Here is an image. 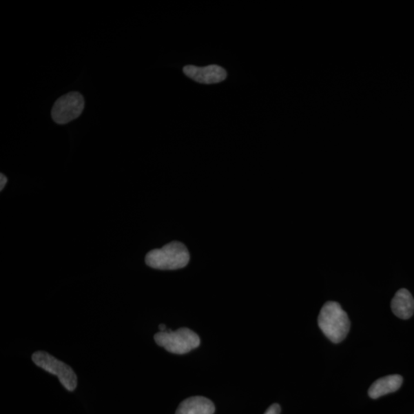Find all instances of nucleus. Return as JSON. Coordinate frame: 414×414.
Returning <instances> with one entry per match:
<instances>
[{"label": "nucleus", "instance_id": "1", "mask_svg": "<svg viewBox=\"0 0 414 414\" xmlns=\"http://www.w3.org/2000/svg\"><path fill=\"white\" fill-rule=\"evenodd\" d=\"M318 324L323 334L335 344L344 341L351 328L347 313L336 302H328L323 305L318 317Z\"/></svg>", "mask_w": 414, "mask_h": 414}, {"label": "nucleus", "instance_id": "4", "mask_svg": "<svg viewBox=\"0 0 414 414\" xmlns=\"http://www.w3.org/2000/svg\"><path fill=\"white\" fill-rule=\"evenodd\" d=\"M32 359V362L40 369L58 377L60 383L66 390L73 391L76 389L77 375L70 366L59 361L49 353L42 351L34 353Z\"/></svg>", "mask_w": 414, "mask_h": 414}, {"label": "nucleus", "instance_id": "11", "mask_svg": "<svg viewBox=\"0 0 414 414\" xmlns=\"http://www.w3.org/2000/svg\"><path fill=\"white\" fill-rule=\"evenodd\" d=\"M6 183H8V178H6V176L3 174H0V191H3Z\"/></svg>", "mask_w": 414, "mask_h": 414}, {"label": "nucleus", "instance_id": "2", "mask_svg": "<svg viewBox=\"0 0 414 414\" xmlns=\"http://www.w3.org/2000/svg\"><path fill=\"white\" fill-rule=\"evenodd\" d=\"M189 261L188 249L180 242H172L161 249L152 250L145 258L148 267L160 270L185 268Z\"/></svg>", "mask_w": 414, "mask_h": 414}, {"label": "nucleus", "instance_id": "13", "mask_svg": "<svg viewBox=\"0 0 414 414\" xmlns=\"http://www.w3.org/2000/svg\"><path fill=\"white\" fill-rule=\"evenodd\" d=\"M414 414V413H413Z\"/></svg>", "mask_w": 414, "mask_h": 414}, {"label": "nucleus", "instance_id": "9", "mask_svg": "<svg viewBox=\"0 0 414 414\" xmlns=\"http://www.w3.org/2000/svg\"><path fill=\"white\" fill-rule=\"evenodd\" d=\"M393 313L402 319H409L414 313V298L406 289L397 291L391 301Z\"/></svg>", "mask_w": 414, "mask_h": 414}, {"label": "nucleus", "instance_id": "3", "mask_svg": "<svg viewBox=\"0 0 414 414\" xmlns=\"http://www.w3.org/2000/svg\"><path fill=\"white\" fill-rule=\"evenodd\" d=\"M154 341L161 347L176 355L187 354L200 344L199 335L187 328L160 331L154 335Z\"/></svg>", "mask_w": 414, "mask_h": 414}, {"label": "nucleus", "instance_id": "8", "mask_svg": "<svg viewBox=\"0 0 414 414\" xmlns=\"http://www.w3.org/2000/svg\"><path fill=\"white\" fill-rule=\"evenodd\" d=\"M404 379L399 375H389L379 378L372 384L369 390V395L372 399H377L400 389Z\"/></svg>", "mask_w": 414, "mask_h": 414}, {"label": "nucleus", "instance_id": "6", "mask_svg": "<svg viewBox=\"0 0 414 414\" xmlns=\"http://www.w3.org/2000/svg\"><path fill=\"white\" fill-rule=\"evenodd\" d=\"M183 73L196 83L206 85L220 83L227 77L226 70L216 65H210L203 68L187 65L183 68Z\"/></svg>", "mask_w": 414, "mask_h": 414}, {"label": "nucleus", "instance_id": "5", "mask_svg": "<svg viewBox=\"0 0 414 414\" xmlns=\"http://www.w3.org/2000/svg\"><path fill=\"white\" fill-rule=\"evenodd\" d=\"M85 107V100L81 94L72 92L56 100L52 110V118L59 125L70 123L78 118Z\"/></svg>", "mask_w": 414, "mask_h": 414}, {"label": "nucleus", "instance_id": "10", "mask_svg": "<svg viewBox=\"0 0 414 414\" xmlns=\"http://www.w3.org/2000/svg\"><path fill=\"white\" fill-rule=\"evenodd\" d=\"M281 407L278 404H271L264 414H280Z\"/></svg>", "mask_w": 414, "mask_h": 414}, {"label": "nucleus", "instance_id": "7", "mask_svg": "<svg viewBox=\"0 0 414 414\" xmlns=\"http://www.w3.org/2000/svg\"><path fill=\"white\" fill-rule=\"evenodd\" d=\"M215 411L216 407L211 400L196 396L183 400L175 414H214Z\"/></svg>", "mask_w": 414, "mask_h": 414}, {"label": "nucleus", "instance_id": "12", "mask_svg": "<svg viewBox=\"0 0 414 414\" xmlns=\"http://www.w3.org/2000/svg\"><path fill=\"white\" fill-rule=\"evenodd\" d=\"M159 329H160L161 331H167L166 325L164 324H161L159 325Z\"/></svg>", "mask_w": 414, "mask_h": 414}]
</instances>
